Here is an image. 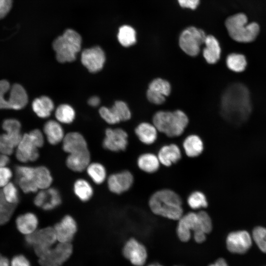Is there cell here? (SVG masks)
Here are the masks:
<instances>
[{
  "label": "cell",
  "mask_w": 266,
  "mask_h": 266,
  "mask_svg": "<svg viewBox=\"0 0 266 266\" xmlns=\"http://www.w3.org/2000/svg\"><path fill=\"white\" fill-rule=\"evenodd\" d=\"M221 106V114L226 120L237 125L242 123L251 111L249 90L241 83L232 84L222 96Z\"/></svg>",
  "instance_id": "6da1fadb"
},
{
  "label": "cell",
  "mask_w": 266,
  "mask_h": 266,
  "mask_svg": "<svg viewBox=\"0 0 266 266\" xmlns=\"http://www.w3.org/2000/svg\"><path fill=\"white\" fill-rule=\"evenodd\" d=\"M151 121L158 132L170 138L182 135L189 124L186 113L180 109L159 110L152 117Z\"/></svg>",
  "instance_id": "7a4b0ae2"
},
{
  "label": "cell",
  "mask_w": 266,
  "mask_h": 266,
  "mask_svg": "<svg viewBox=\"0 0 266 266\" xmlns=\"http://www.w3.org/2000/svg\"><path fill=\"white\" fill-rule=\"evenodd\" d=\"M149 205L154 214L170 220H178L183 215L181 199L171 190L155 192L149 199Z\"/></svg>",
  "instance_id": "3957f363"
},
{
  "label": "cell",
  "mask_w": 266,
  "mask_h": 266,
  "mask_svg": "<svg viewBox=\"0 0 266 266\" xmlns=\"http://www.w3.org/2000/svg\"><path fill=\"white\" fill-rule=\"evenodd\" d=\"M225 26L230 37L239 42L254 41L260 32L259 24L255 22L248 23L247 16L243 13L229 17L226 20Z\"/></svg>",
  "instance_id": "277c9868"
},
{
  "label": "cell",
  "mask_w": 266,
  "mask_h": 266,
  "mask_svg": "<svg viewBox=\"0 0 266 266\" xmlns=\"http://www.w3.org/2000/svg\"><path fill=\"white\" fill-rule=\"evenodd\" d=\"M82 38L76 31L67 29L53 42L57 60L60 63L72 62L81 49Z\"/></svg>",
  "instance_id": "5b68a950"
},
{
  "label": "cell",
  "mask_w": 266,
  "mask_h": 266,
  "mask_svg": "<svg viewBox=\"0 0 266 266\" xmlns=\"http://www.w3.org/2000/svg\"><path fill=\"white\" fill-rule=\"evenodd\" d=\"M43 143V136L39 130L24 134L17 146V159L24 163L36 160L39 156L38 148L42 146Z\"/></svg>",
  "instance_id": "8992f818"
},
{
  "label": "cell",
  "mask_w": 266,
  "mask_h": 266,
  "mask_svg": "<svg viewBox=\"0 0 266 266\" xmlns=\"http://www.w3.org/2000/svg\"><path fill=\"white\" fill-rule=\"evenodd\" d=\"M206 37L203 30L194 27H188L180 34L179 47L187 55L195 57L199 54L200 46L204 44Z\"/></svg>",
  "instance_id": "52a82bcc"
},
{
  "label": "cell",
  "mask_w": 266,
  "mask_h": 266,
  "mask_svg": "<svg viewBox=\"0 0 266 266\" xmlns=\"http://www.w3.org/2000/svg\"><path fill=\"white\" fill-rule=\"evenodd\" d=\"M26 243L33 248L38 258L53 247L57 241L54 228L47 227L36 230L26 235Z\"/></svg>",
  "instance_id": "ba28073f"
},
{
  "label": "cell",
  "mask_w": 266,
  "mask_h": 266,
  "mask_svg": "<svg viewBox=\"0 0 266 266\" xmlns=\"http://www.w3.org/2000/svg\"><path fill=\"white\" fill-rule=\"evenodd\" d=\"M72 246L70 243L58 242L38 258L41 266H61L70 257Z\"/></svg>",
  "instance_id": "9c48e42d"
},
{
  "label": "cell",
  "mask_w": 266,
  "mask_h": 266,
  "mask_svg": "<svg viewBox=\"0 0 266 266\" xmlns=\"http://www.w3.org/2000/svg\"><path fill=\"white\" fill-rule=\"evenodd\" d=\"M99 112L100 116L110 124L128 121L132 117V113L128 104L122 100L115 101L111 108L101 107Z\"/></svg>",
  "instance_id": "30bf717a"
},
{
  "label": "cell",
  "mask_w": 266,
  "mask_h": 266,
  "mask_svg": "<svg viewBox=\"0 0 266 266\" xmlns=\"http://www.w3.org/2000/svg\"><path fill=\"white\" fill-rule=\"evenodd\" d=\"M252 244L250 234L246 231H239L230 233L226 239L228 250L231 253L243 254L247 252Z\"/></svg>",
  "instance_id": "8fae6325"
},
{
  "label": "cell",
  "mask_w": 266,
  "mask_h": 266,
  "mask_svg": "<svg viewBox=\"0 0 266 266\" xmlns=\"http://www.w3.org/2000/svg\"><path fill=\"white\" fill-rule=\"evenodd\" d=\"M105 61L103 50L99 46L84 49L81 54V62L91 72L100 71Z\"/></svg>",
  "instance_id": "7c38bea8"
},
{
  "label": "cell",
  "mask_w": 266,
  "mask_h": 266,
  "mask_svg": "<svg viewBox=\"0 0 266 266\" xmlns=\"http://www.w3.org/2000/svg\"><path fill=\"white\" fill-rule=\"evenodd\" d=\"M128 133L122 129H107L105 131L103 146L105 149L112 151H124L128 146Z\"/></svg>",
  "instance_id": "4fadbf2b"
},
{
  "label": "cell",
  "mask_w": 266,
  "mask_h": 266,
  "mask_svg": "<svg viewBox=\"0 0 266 266\" xmlns=\"http://www.w3.org/2000/svg\"><path fill=\"white\" fill-rule=\"evenodd\" d=\"M123 253L125 257L135 266H143L147 257V251L144 246L134 238H131L126 242Z\"/></svg>",
  "instance_id": "5bb4252c"
},
{
  "label": "cell",
  "mask_w": 266,
  "mask_h": 266,
  "mask_svg": "<svg viewBox=\"0 0 266 266\" xmlns=\"http://www.w3.org/2000/svg\"><path fill=\"white\" fill-rule=\"evenodd\" d=\"M177 234L183 242L189 241L191 236V232L198 229V217L197 213L189 212L183 215L178 220Z\"/></svg>",
  "instance_id": "9a60e30c"
},
{
  "label": "cell",
  "mask_w": 266,
  "mask_h": 266,
  "mask_svg": "<svg viewBox=\"0 0 266 266\" xmlns=\"http://www.w3.org/2000/svg\"><path fill=\"white\" fill-rule=\"evenodd\" d=\"M54 229L58 242L70 243L76 232L77 226L74 220L67 215L56 224Z\"/></svg>",
  "instance_id": "2e32d148"
},
{
  "label": "cell",
  "mask_w": 266,
  "mask_h": 266,
  "mask_svg": "<svg viewBox=\"0 0 266 266\" xmlns=\"http://www.w3.org/2000/svg\"><path fill=\"white\" fill-rule=\"evenodd\" d=\"M133 177L127 170L113 174L108 180V186L113 193L120 194L128 191L132 186Z\"/></svg>",
  "instance_id": "e0dca14e"
},
{
  "label": "cell",
  "mask_w": 266,
  "mask_h": 266,
  "mask_svg": "<svg viewBox=\"0 0 266 266\" xmlns=\"http://www.w3.org/2000/svg\"><path fill=\"white\" fill-rule=\"evenodd\" d=\"M203 49L202 56L205 61L209 65L217 63L221 56V49L218 40L212 35H206Z\"/></svg>",
  "instance_id": "ac0fdd59"
},
{
  "label": "cell",
  "mask_w": 266,
  "mask_h": 266,
  "mask_svg": "<svg viewBox=\"0 0 266 266\" xmlns=\"http://www.w3.org/2000/svg\"><path fill=\"white\" fill-rule=\"evenodd\" d=\"M134 133L141 143L151 145L156 141L158 131L152 123L143 121L136 126Z\"/></svg>",
  "instance_id": "d6986e66"
},
{
  "label": "cell",
  "mask_w": 266,
  "mask_h": 266,
  "mask_svg": "<svg viewBox=\"0 0 266 266\" xmlns=\"http://www.w3.org/2000/svg\"><path fill=\"white\" fill-rule=\"evenodd\" d=\"M157 156L161 164L169 166L181 159V152L177 145L171 143L163 146L160 149Z\"/></svg>",
  "instance_id": "ffe728a7"
},
{
  "label": "cell",
  "mask_w": 266,
  "mask_h": 266,
  "mask_svg": "<svg viewBox=\"0 0 266 266\" xmlns=\"http://www.w3.org/2000/svg\"><path fill=\"white\" fill-rule=\"evenodd\" d=\"M63 149L69 154L88 150L87 143L83 136L77 132L67 133L63 139Z\"/></svg>",
  "instance_id": "44dd1931"
},
{
  "label": "cell",
  "mask_w": 266,
  "mask_h": 266,
  "mask_svg": "<svg viewBox=\"0 0 266 266\" xmlns=\"http://www.w3.org/2000/svg\"><path fill=\"white\" fill-rule=\"evenodd\" d=\"M8 102L9 108L19 110L24 107L28 103V96L24 88L18 84H14L10 89Z\"/></svg>",
  "instance_id": "7402d4cb"
},
{
  "label": "cell",
  "mask_w": 266,
  "mask_h": 266,
  "mask_svg": "<svg viewBox=\"0 0 266 266\" xmlns=\"http://www.w3.org/2000/svg\"><path fill=\"white\" fill-rule=\"evenodd\" d=\"M183 147L188 157L195 158L202 153L204 145L202 140L198 135L191 134L184 139Z\"/></svg>",
  "instance_id": "603a6c76"
},
{
  "label": "cell",
  "mask_w": 266,
  "mask_h": 266,
  "mask_svg": "<svg viewBox=\"0 0 266 266\" xmlns=\"http://www.w3.org/2000/svg\"><path fill=\"white\" fill-rule=\"evenodd\" d=\"M90 159L88 149L69 154L66 159V165L72 170L81 171L88 166Z\"/></svg>",
  "instance_id": "cb8c5ba5"
},
{
  "label": "cell",
  "mask_w": 266,
  "mask_h": 266,
  "mask_svg": "<svg viewBox=\"0 0 266 266\" xmlns=\"http://www.w3.org/2000/svg\"><path fill=\"white\" fill-rule=\"evenodd\" d=\"M19 231L26 235L36 230L38 225L37 217L32 213H27L19 216L16 220Z\"/></svg>",
  "instance_id": "d4e9b609"
},
{
  "label": "cell",
  "mask_w": 266,
  "mask_h": 266,
  "mask_svg": "<svg viewBox=\"0 0 266 266\" xmlns=\"http://www.w3.org/2000/svg\"><path fill=\"white\" fill-rule=\"evenodd\" d=\"M137 164L138 167L143 171L152 173L158 170L161 163L157 155L146 153L139 156Z\"/></svg>",
  "instance_id": "484cf974"
},
{
  "label": "cell",
  "mask_w": 266,
  "mask_h": 266,
  "mask_svg": "<svg viewBox=\"0 0 266 266\" xmlns=\"http://www.w3.org/2000/svg\"><path fill=\"white\" fill-rule=\"evenodd\" d=\"M44 132L48 141L51 144H56L64 139V132L61 125L56 121L49 120L44 126Z\"/></svg>",
  "instance_id": "4316f807"
},
{
  "label": "cell",
  "mask_w": 266,
  "mask_h": 266,
  "mask_svg": "<svg viewBox=\"0 0 266 266\" xmlns=\"http://www.w3.org/2000/svg\"><path fill=\"white\" fill-rule=\"evenodd\" d=\"M54 106L52 100L46 96L36 98L32 103L33 111L38 117L42 118L48 117L50 115Z\"/></svg>",
  "instance_id": "83f0119b"
},
{
  "label": "cell",
  "mask_w": 266,
  "mask_h": 266,
  "mask_svg": "<svg viewBox=\"0 0 266 266\" xmlns=\"http://www.w3.org/2000/svg\"><path fill=\"white\" fill-rule=\"evenodd\" d=\"M21 124L17 120L8 119L2 123V128L7 136L16 145H18L22 136L20 133Z\"/></svg>",
  "instance_id": "f1b7e54d"
},
{
  "label": "cell",
  "mask_w": 266,
  "mask_h": 266,
  "mask_svg": "<svg viewBox=\"0 0 266 266\" xmlns=\"http://www.w3.org/2000/svg\"><path fill=\"white\" fill-rule=\"evenodd\" d=\"M117 38L122 46L129 47L136 42V32L132 27L123 25L119 29Z\"/></svg>",
  "instance_id": "f546056e"
},
{
  "label": "cell",
  "mask_w": 266,
  "mask_h": 266,
  "mask_svg": "<svg viewBox=\"0 0 266 266\" xmlns=\"http://www.w3.org/2000/svg\"><path fill=\"white\" fill-rule=\"evenodd\" d=\"M148 89L160 93L166 98L169 97L172 92V85L167 79L157 77L153 79L148 85Z\"/></svg>",
  "instance_id": "4dcf8cb0"
},
{
  "label": "cell",
  "mask_w": 266,
  "mask_h": 266,
  "mask_svg": "<svg viewBox=\"0 0 266 266\" xmlns=\"http://www.w3.org/2000/svg\"><path fill=\"white\" fill-rule=\"evenodd\" d=\"M226 65L232 71L239 72L245 70L247 66V61L243 55L231 53L226 58Z\"/></svg>",
  "instance_id": "1f68e13d"
},
{
  "label": "cell",
  "mask_w": 266,
  "mask_h": 266,
  "mask_svg": "<svg viewBox=\"0 0 266 266\" xmlns=\"http://www.w3.org/2000/svg\"><path fill=\"white\" fill-rule=\"evenodd\" d=\"M34 179L38 188L42 189L48 188L52 181L49 170L43 166L35 168Z\"/></svg>",
  "instance_id": "d6a6232c"
},
{
  "label": "cell",
  "mask_w": 266,
  "mask_h": 266,
  "mask_svg": "<svg viewBox=\"0 0 266 266\" xmlns=\"http://www.w3.org/2000/svg\"><path fill=\"white\" fill-rule=\"evenodd\" d=\"M74 191L77 197L82 201H87L92 196L93 189L86 180L80 179L74 185Z\"/></svg>",
  "instance_id": "836d02e7"
},
{
  "label": "cell",
  "mask_w": 266,
  "mask_h": 266,
  "mask_svg": "<svg viewBox=\"0 0 266 266\" xmlns=\"http://www.w3.org/2000/svg\"><path fill=\"white\" fill-rule=\"evenodd\" d=\"M17 204L8 202L0 190V225L6 223L11 217Z\"/></svg>",
  "instance_id": "e575fe53"
},
{
  "label": "cell",
  "mask_w": 266,
  "mask_h": 266,
  "mask_svg": "<svg viewBox=\"0 0 266 266\" xmlns=\"http://www.w3.org/2000/svg\"><path fill=\"white\" fill-rule=\"evenodd\" d=\"M55 117L60 122L66 124L71 123L75 117V111L70 105L66 104L59 105L55 111Z\"/></svg>",
  "instance_id": "d590c367"
},
{
  "label": "cell",
  "mask_w": 266,
  "mask_h": 266,
  "mask_svg": "<svg viewBox=\"0 0 266 266\" xmlns=\"http://www.w3.org/2000/svg\"><path fill=\"white\" fill-rule=\"evenodd\" d=\"M187 203L189 206L193 209H200L205 208L208 205L205 196L200 191L192 192L187 199Z\"/></svg>",
  "instance_id": "8d00e7d4"
},
{
  "label": "cell",
  "mask_w": 266,
  "mask_h": 266,
  "mask_svg": "<svg viewBox=\"0 0 266 266\" xmlns=\"http://www.w3.org/2000/svg\"><path fill=\"white\" fill-rule=\"evenodd\" d=\"M87 173L94 182L100 184L106 177L105 169L103 166L99 163H93L87 167Z\"/></svg>",
  "instance_id": "74e56055"
},
{
  "label": "cell",
  "mask_w": 266,
  "mask_h": 266,
  "mask_svg": "<svg viewBox=\"0 0 266 266\" xmlns=\"http://www.w3.org/2000/svg\"><path fill=\"white\" fill-rule=\"evenodd\" d=\"M47 195L45 202L42 208L45 210H50L60 204L61 198L59 191L55 188L46 190Z\"/></svg>",
  "instance_id": "f35d334b"
},
{
  "label": "cell",
  "mask_w": 266,
  "mask_h": 266,
  "mask_svg": "<svg viewBox=\"0 0 266 266\" xmlns=\"http://www.w3.org/2000/svg\"><path fill=\"white\" fill-rule=\"evenodd\" d=\"M197 214L198 226L195 231H202L206 234L209 233L212 229V223L210 216L206 211L203 210L199 211Z\"/></svg>",
  "instance_id": "ab89813d"
},
{
  "label": "cell",
  "mask_w": 266,
  "mask_h": 266,
  "mask_svg": "<svg viewBox=\"0 0 266 266\" xmlns=\"http://www.w3.org/2000/svg\"><path fill=\"white\" fill-rule=\"evenodd\" d=\"M252 238L260 250L266 253V229L262 227L254 228Z\"/></svg>",
  "instance_id": "60d3db41"
},
{
  "label": "cell",
  "mask_w": 266,
  "mask_h": 266,
  "mask_svg": "<svg viewBox=\"0 0 266 266\" xmlns=\"http://www.w3.org/2000/svg\"><path fill=\"white\" fill-rule=\"evenodd\" d=\"M5 200L11 204H17L19 201V195L15 185L9 182L1 190Z\"/></svg>",
  "instance_id": "b9f144b4"
},
{
  "label": "cell",
  "mask_w": 266,
  "mask_h": 266,
  "mask_svg": "<svg viewBox=\"0 0 266 266\" xmlns=\"http://www.w3.org/2000/svg\"><path fill=\"white\" fill-rule=\"evenodd\" d=\"M147 101L155 105H163L166 100V97L155 91L147 89L145 93Z\"/></svg>",
  "instance_id": "7bdbcfd3"
},
{
  "label": "cell",
  "mask_w": 266,
  "mask_h": 266,
  "mask_svg": "<svg viewBox=\"0 0 266 266\" xmlns=\"http://www.w3.org/2000/svg\"><path fill=\"white\" fill-rule=\"evenodd\" d=\"M16 180L21 189L25 193L34 192L38 189L35 181L23 177L16 178Z\"/></svg>",
  "instance_id": "ee69618b"
},
{
  "label": "cell",
  "mask_w": 266,
  "mask_h": 266,
  "mask_svg": "<svg viewBox=\"0 0 266 266\" xmlns=\"http://www.w3.org/2000/svg\"><path fill=\"white\" fill-rule=\"evenodd\" d=\"M9 88L8 81L5 80L0 81V109L10 108L7 100L5 98L6 93Z\"/></svg>",
  "instance_id": "f6af8a7d"
},
{
  "label": "cell",
  "mask_w": 266,
  "mask_h": 266,
  "mask_svg": "<svg viewBox=\"0 0 266 266\" xmlns=\"http://www.w3.org/2000/svg\"><path fill=\"white\" fill-rule=\"evenodd\" d=\"M14 148L3 134H0V153L1 154L10 155L13 153Z\"/></svg>",
  "instance_id": "bcb514c9"
},
{
  "label": "cell",
  "mask_w": 266,
  "mask_h": 266,
  "mask_svg": "<svg viewBox=\"0 0 266 266\" xmlns=\"http://www.w3.org/2000/svg\"><path fill=\"white\" fill-rule=\"evenodd\" d=\"M12 176V172L10 168L6 166L0 168V187H3L9 182Z\"/></svg>",
  "instance_id": "7dc6e473"
},
{
  "label": "cell",
  "mask_w": 266,
  "mask_h": 266,
  "mask_svg": "<svg viewBox=\"0 0 266 266\" xmlns=\"http://www.w3.org/2000/svg\"><path fill=\"white\" fill-rule=\"evenodd\" d=\"M10 266H31L29 261L22 255L13 257L10 263Z\"/></svg>",
  "instance_id": "c3c4849f"
},
{
  "label": "cell",
  "mask_w": 266,
  "mask_h": 266,
  "mask_svg": "<svg viewBox=\"0 0 266 266\" xmlns=\"http://www.w3.org/2000/svg\"><path fill=\"white\" fill-rule=\"evenodd\" d=\"M12 0H0V19L4 17L9 11Z\"/></svg>",
  "instance_id": "681fc988"
},
{
  "label": "cell",
  "mask_w": 266,
  "mask_h": 266,
  "mask_svg": "<svg viewBox=\"0 0 266 266\" xmlns=\"http://www.w3.org/2000/svg\"><path fill=\"white\" fill-rule=\"evenodd\" d=\"M180 5L183 8L195 9L199 4L200 0H177Z\"/></svg>",
  "instance_id": "f907efd6"
},
{
  "label": "cell",
  "mask_w": 266,
  "mask_h": 266,
  "mask_svg": "<svg viewBox=\"0 0 266 266\" xmlns=\"http://www.w3.org/2000/svg\"><path fill=\"white\" fill-rule=\"evenodd\" d=\"M46 195V191L39 192L34 199V203L35 205L38 207H42L45 202Z\"/></svg>",
  "instance_id": "816d5d0a"
},
{
  "label": "cell",
  "mask_w": 266,
  "mask_h": 266,
  "mask_svg": "<svg viewBox=\"0 0 266 266\" xmlns=\"http://www.w3.org/2000/svg\"><path fill=\"white\" fill-rule=\"evenodd\" d=\"M206 233L202 231H197L193 232V237L195 241L200 243L206 239Z\"/></svg>",
  "instance_id": "f5cc1de1"
},
{
  "label": "cell",
  "mask_w": 266,
  "mask_h": 266,
  "mask_svg": "<svg viewBox=\"0 0 266 266\" xmlns=\"http://www.w3.org/2000/svg\"><path fill=\"white\" fill-rule=\"evenodd\" d=\"M9 161V159L7 155L0 154V168L6 166Z\"/></svg>",
  "instance_id": "db71d44e"
},
{
  "label": "cell",
  "mask_w": 266,
  "mask_h": 266,
  "mask_svg": "<svg viewBox=\"0 0 266 266\" xmlns=\"http://www.w3.org/2000/svg\"><path fill=\"white\" fill-rule=\"evenodd\" d=\"M100 103L99 98L96 96H94L90 98L88 100V103L92 106H97Z\"/></svg>",
  "instance_id": "11a10c76"
},
{
  "label": "cell",
  "mask_w": 266,
  "mask_h": 266,
  "mask_svg": "<svg viewBox=\"0 0 266 266\" xmlns=\"http://www.w3.org/2000/svg\"><path fill=\"white\" fill-rule=\"evenodd\" d=\"M209 266H228V265L225 259L220 258L214 264H211Z\"/></svg>",
  "instance_id": "9f6ffc18"
},
{
  "label": "cell",
  "mask_w": 266,
  "mask_h": 266,
  "mask_svg": "<svg viewBox=\"0 0 266 266\" xmlns=\"http://www.w3.org/2000/svg\"><path fill=\"white\" fill-rule=\"evenodd\" d=\"M0 266H10L8 259L0 254Z\"/></svg>",
  "instance_id": "6f0895ef"
},
{
  "label": "cell",
  "mask_w": 266,
  "mask_h": 266,
  "mask_svg": "<svg viewBox=\"0 0 266 266\" xmlns=\"http://www.w3.org/2000/svg\"><path fill=\"white\" fill-rule=\"evenodd\" d=\"M148 266H162L161 265H160V264H151Z\"/></svg>",
  "instance_id": "680465c9"
}]
</instances>
